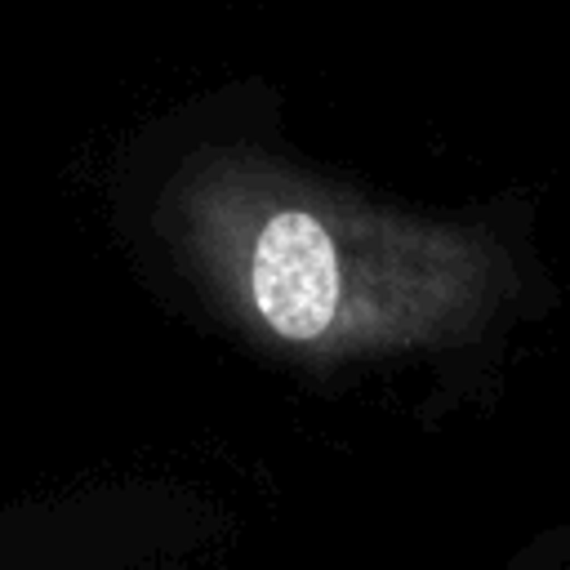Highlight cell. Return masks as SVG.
Returning <instances> with one entry per match:
<instances>
[{"label":"cell","instance_id":"obj_1","mask_svg":"<svg viewBox=\"0 0 570 570\" xmlns=\"http://www.w3.org/2000/svg\"><path fill=\"white\" fill-rule=\"evenodd\" d=\"M249 294L272 334L289 343L321 338L343 298L330 227L307 209H276L254 236Z\"/></svg>","mask_w":570,"mask_h":570}]
</instances>
